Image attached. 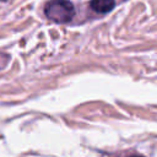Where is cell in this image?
I'll use <instances>...</instances> for the list:
<instances>
[{
    "label": "cell",
    "mask_w": 157,
    "mask_h": 157,
    "mask_svg": "<svg viewBox=\"0 0 157 157\" xmlns=\"http://www.w3.org/2000/svg\"><path fill=\"white\" fill-rule=\"evenodd\" d=\"M45 16L56 23H67L75 16V7L69 0H52L44 7Z\"/></svg>",
    "instance_id": "6da1fadb"
},
{
    "label": "cell",
    "mask_w": 157,
    "mask_h": 157,
    "mask_svg": "<svg viewBox=\"0 0 157 157\" xmlns=\"http://www.w3.org/2000/svg\"><path fill=\"white\" fill-rule=\"evenodd\" d=\"M90 6L98 13H107L115 6V0H91Z\"/></svg>",
    "instance_id": "7a4b0ae2"
},
{
    "label": "cell",
    "mask_w": 157,
    "mask_h": 157,
    "mask_svg": "<svg viewBox=\"0 0 157 157\" xmlns=\"http://www.w3.org/2000/svg\"><path fill=\"white\" fill-rule=\"evenodd\" d=\"M0 1H6V0H0Z\"/></svg>",
    "instance_id": "3957f363"
}]
</instances>
